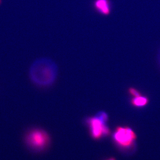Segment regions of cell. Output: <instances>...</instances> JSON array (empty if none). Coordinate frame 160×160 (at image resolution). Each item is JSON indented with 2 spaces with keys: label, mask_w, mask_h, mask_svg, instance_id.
I'll use <instances>...</instances> for the list:
<instances>
[{
  "label": "cell",
  "mask_w": 160,
  "mask_h": 160,
  "mask_svg": "<svg viewBox=\"0 0 160 160\" xmlns=\"http://www.w3.org/2000/svg\"><path fill=\"white\" fill-rule=\"evenodd\" d=\"M56 63L48 58H41L35 61L30 67L29 77L34 84L41 87L50 86L58 76Z\"/></svg>",
  "instance_id": "cell-1"
},
{
  "label": "cell",
  "mask_w": 160,
  "mask_h": 160,
  "mask_svg": "<svg viewBox=\"0 0 160 160\" xmlns=\"http://www.w3.org/2000/svg\"><path fill=\"white\" fill-rule=\"evenodd\" d=\"M25 141L27 146L33 150H42L49 143V135L41 129H32L25 134Z\"/></svg>",
  "instance_id": "cell-2"
},
{
  "label": "cell",
  "mask_w": 160,
  "mask_h": 160,
  "mask_svg": "<svg viewBox=\"0 0 160 160\" xmlns=\"http://www.w3.org/2000/svg\"><path fill=\"white\" fill-rule=\"evenodd\" d=\"M114 141L122 147H131L135 142L136 135L132 129L126 126H118L113 135Z\"/></svg>",
  "instance_id": "cell-3"
},
{
  "label": "cell",
  "mask_w": 160,
  "mask_h": 160,
  "mask_svg": "<svg viewBox=\"0 0 160 160\" xmlns=\"http://www.w3.org/2000/svg\"><path fill=\"white\" fill-rule=\"evenodd\" d=\"M85 121L94 139H98L102 136H108L110 134V129L107 123L103 122L96 116L88 117Z\"/></svg>",
  "instance_id": "cell-4"
},
{
  "label": "cell",
  "mask_w": 160,
  "mask_h": 160,
  "mask_svg": "<svg viewBox=\"0 0 160 160\" xmlns=\"http://www.w3.org/2000/svg\"><path fill=\"white\" fill-rule=\"evenodd\" d=\"M95 10L101 15L107 16L111 13L110 0H94L93 4Z\"/></svg>",
  "instance_id": "cell-5"
},
{
  "label": "cell",
  "mask_w": 160,
  "mask_h": 160,
  "mask_svg": "<svg viewBox=\"0 0 160 160\" xmlns=\"http://www.w3.org/2000/svg\"><path fill=\"white\" fill-rule=\"evenodd\" d=\"M149 103V99L147 97L141 95L137 97H133L131 99V103L136 107H142L146 106Z\"/></svg>",
  "instance_id": "cell-6"
},
{
  "label": "cell",
  "mask_w": 160,
  "mask_h": 160,
  "mask_svg": "<svg viewBox=\"0 0 160 160\" xmlns=\"http://www.w3.org/2000/svg\"><path fill=\"white\" fill-rule=\"evenodd\" d=\"M95 116L104 123H107L108 121V115L104 111H100L98 112Z\"/></svg>",
  "instance_id": "cell-7"
},
{
  "label": "cell",
  "mask_w": 160,
  "mask_h": 160,
  "mask_svg": "<svg viewBox=\"0 0 160 160\" xmlns=\"http://www.w3.org/2000/svg\"><path fill=\"white\" fill-rule=\"evenodd\" d=\"M128 90L129 93L133 97H137V96H140L141 95V93H140V92L135 88L131 87Z\"/></svg>",
  "instance_id": "cell-8"
},
{
  "label": "cell",
  "mask_w": 160,
  "mask_h": 160,
  "mask_svg": "<svg viewBox=\"0 0 160 160\" xmlns=\"http://www.w3.org/2000/svg\"><path fill=\"white\" fill-rule=\"evenodd\" d=\"M108 160H115V159H109Z\"/></svg>",
  "instance_id": "cell-9"
},
{
  "label": "cell",
  "mask_w": 160,
  "mask_h": 160,
  "mask_svg": "<svg viewBox=\"0 0 160 160\" xmlns=\"http://www.w3.org/2000/svg\"><path fill=\"white\" fill-rule=\"evenodd\" d=\"M1 3V0H0V4Z\"/></svg>",
  "instance_id": "cell-10"
}]
</instances>
